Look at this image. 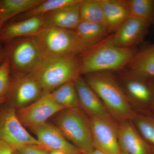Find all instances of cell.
Masks as SVG:
<instances>
[{"mask_svg":"<svg viewBox=\"0 0 154 154\" xmlns=\"http://www.w3.org/2000/svg\"><path fill=\"white\" fill-rule=\"evenodd\" d=\"M13 154H20L19 152L17 150H14V153H13Z\"/></svg>","mask_w":154,"mask_h":154,"instance_id":"34","label":"cell"},{"mask_svg":"<svg viewBox=\"0 0 154 154\" xmlns=\"http://www.w3.org/2000/svg\"><path fill=\"white\" fill-rule=\"evenodd\" d=\"M150 23L144 19L130 16L112 36L113 44L123 48H132L143 40Z\"/></svg>","mask_w":154,"mask_h":154,"instance_id":"12","label":"cell"},{"mask_svg":"<svg viewBox=\"0 0 154 154\" xmlns=\"http://www.w3.org/2000/svg\"><path fill=\"white\" fill-rule=\"evenodd\" d=\"M75 30L87 52L103 41L109 33L105 25L88 22H80Z\"/></svg>","mask_w":154,"mask_h":154,"instance_id":"18","label":"cell"},{"mask_svg":"<svg viewBox=\"0 0 154 154\" xmlns=\"http://www.w3.org/2000/svg\"><path fill=\"white\" fill-rule=\"evenodd\" d=\"M49 154H69L66 152L60 150H54L49 152Z\"/></svg>","mask_w":154,"mask_h":154,"instance_id":"31","label":"cell"},{"mask_svg":"<svg viewBox=\"0 0 154 154\" xmlns=\"http://www.w3.org/2000/svg\"><path fill=\"white\" fill-rule=\"evenodd\" d=\"M121 152L127 154H148V148L134 127L123 122L117 129Z\"/></svg>","mask_w":154,"mask_h":154,"instance_id":"17","label":"cell"},{"mask_svg":"<svg viewBox=\"0 0 154 154\" xmlns=\"http://www.w3.org/2000/svg\"><path fill=\"white\" fill-rule=\"evenodd\" d=\"M45 0H0V22L5 24L33 9Z\"/></svg>","mask_w":154,"mask_h":154,"instance_id":"20","label":"cell"},{"mask_svg":"<svg viewBox=\"0 0 154 154\" xmlns=\"http://www.w3.org/2000/svg\"><path fill=\"white\" fill-rule=\"evenodd\" d=\"M55 125L67 139L82 152L94 149L89 119L80 107L68 108L56 117Z\"/></svg>","mask_w":154,"mask_h":154,"instance_id":"5","label":"cell"},{"mask_svg":"<svg viewBox=\"0 0 154 154\" xmlns=\"http://www.w3.org/2000/svg\"><path fill=\"white\" fill-rule=\"evenodd\" d=\"M136 52L133 48L116 46L110 36L82 56L79 75L121 69L127 66Z\"/></svg>","mask_w":154,"mask_h":154,"instance_id":"1","label":"cell"},{"mask_svg":"<svg viewBox=\"0 0 154 154\" xmlns=\"http://www.w3.org/2000/svg\"><path fill=\"white\" fill-rule=\"evenodd\" d=\"M119 154H126V153H125L122 152H121V153H120Z\"/></svg>","mask_w":154,"mask_h":154,"instance_id":"36","label":"cell"},{"mask_svg":"<svg viewBox=\"0 0 154 154\" xmlns=\"http://www.w3.org/2000/svg\"><path fill=\"white\" fill-rule=\"evenodd\" d=\"M125 82L127 93L133 99L138 102L147 103L152 98V92L145 82L146 78L128 72Z\"/></svg>","mask_w":154,"mask_h":154,"instance_id":"21","label":"cell"},{"mask_svg":"<svg viewBox=\"0 0 154 154\" xmlns=\"http://www.w3.org/2000/svg\"><path fill=\"white\" fill-rule=\"evenodd\" d=\"M14 150L11 146L0 140V154H13Z\"/></svg>","mask_w":154,"mask_h":154,"instance_id":"29","label":"cell"},{"mask_svg":"<svg viewBox=\"0 0 154 154\" xmlns=\"http://www.w3.org/2000/svg\"><path fill=\"white\" fill-rule=\"evenodd\" d=\"M130 16L152 22L154 19L153 0H126Z\"/></svg>","mask_w":154,"mask_h":154,"instance_id":"25","label":"cell"},{"mask_svg":"<svg viewBox=\"0 0 154 154\" xmlns=\"http://www.w3.org/2000/svg\"><path fill=\"white\" fill-rule=\"evenodd\" d=\"M79 0H45L43 2L30 11L17 16L11 21H19L32 17L42 16L50 11L63 6L69 5Z\"/></svg>","mask_w":154,"mask_h":154,"instance_id":"24","label":"cell"},{"mask_svg":"<svg viewBox=\"0 0 154 154\" xmlns=\"http://www.w3.org/2000/svg\"><path fill=\"white\" fill-rule=\"evenodd\" d=\"M80 107L91 116L111 119L102 100L90 87L85 79L79 76L74 81Z\"/></svg>","mask_w":154,"mask_h":154,"instance_id":"14","label":"cell"},{"mask_svg":"<svg viewBox=\"0 0 154 154\" xmlns=\"http://www.w3.org/2000/svg\"><path fill=\"white\" fill-rule=\"evenodd\" d=\"M59 105L68 108L80 107L74 81L63 84L49 94Z\"/></svg>","mask_w":154,"mask_h":154,"instance_id":"22","label":"cell"},{"mask_svg":"<svg viewBox=\"0 0 154 154\" xmlns=\"http://www.w3.org/2000/svg\"><path fill=\"white\" fill-rule=\"evenodd\" d=\"M11 71L8 59L5 58L0 65V98L6 100L11 86Z\"/></svg>","mask_w":154,"mask_h":154,"instance_id":"26","label":"cell"},{"mask_svg":"<svg viewBox=\"0 0 154 154\" xmlns=\"http://www.w3.org/2000/svg\"><path fill=\"white\" fill-rule=\"evenodd\" d=\"M44 28L42 16L19 21H11L0 28V43L14 38L35 36Z\"/></svg>","mask_w":154,"mask_h":154,"instance_id":"15","label":"cell"},{"mask_svg":"<svg viewBox=\"0 0 154 154\" xmlns=\"http://www.w3.org/2000/svg\"><path fill=\"white\" fill-rule=\"evenodd\" d=\"M5 24H4V23H2V22H0V28H1V27H2V26H3V25H5Z\"/></svg>","mask_w":154,"mask_h":154,"instance_id":"35","label":"cell"},{"mask_svg":"<svg viewBox=\"0 0 154 154\" xmlns=\"http://www.w3.org/2000/svg\"><path fill=\"white\" fill-rule=\"evenodd\" d=\"M105 27L109 33H114L130 17L126 0H100Z\"/></svg>","mask_w":154,"mask_h":154,"instance_id":"16","label":"cell"},{"mask_svg":"<svg viewBox=\"0 0 154 154\" xmlns=\"http://www.w3.org/2000/svg\"><path fill=\"white\" fill-rule=\"evenodd\" d=\"M46 94L27 107L16 110L18 119L24 126L30 127L43 124L48 119L65 109Z\"/></svg>","mask_w":154,"mask_h":154,"instance_id":"10","label":"cell"},{"mask_svg":"<svg viewBox=\"0 0 154 154\" xmlns=\"http://www.w3.org/2000/svg\"><path fill=\"white\" fill-rule=\"evenodd\" d=\"M20 154H49V152L36 145H29L18 150Z\"/></svg>","mask_w":154,"mask_h":154,"instance_id":"28","label":"cell"},{"mask_svg":"<svg viewBox=\"0 0 154 154\" xmlns=\"http://www.w3.org/2000/svg\"><path fill=\"white\" fill-rule=\"evenodd\" d=\"M94 149L104 154H119L117 129L111 119L91 116L89 119Z\"/></svg>","mask_w":154,"mask_h":154,"instance_id":"9","label":"cell"},{"mask_svg":"<svg viewBox=\"0 0 154 154\" xmlns=\"http://www.w3.org/2000/svg\"><path fill=\"white\" fill-rule=\"evenodd\" d=\"M29 128L36 136L41 147L48 152L60 150L69 154L82 153L79 149L68 140L55 125L46 122Z\"/></svg>","mask_w":154,"mask_h":154,"instance_id":"11","label":"cell"},{"mask_svg":"<svg viewBox=\"0 0 154 154\" xmlns=\"http://www.w3.org/2000/svg\"><path fill=\"white\" fill-rule=\"evenodd\" d=\"M126 67L129 71L140 76L154 77V43L137 51Z\"/></svg>","mask_w":154,"mask_h":154,"instance_id":"19","label":"cell"},{"mask_svg":"<svg viewBox=\"0 0 154 154\" xmlns=\"http://www.w3.org/2000/svg\"><path fill=\"white\" fill-rule=\"evenodd\" d=\"M32 37L42 58L80 57L87 52L75 30L45 28Z\"/></svg>","mask_w":154,"mask_h":154,"instance_id":"3","label":"cell"},{"mask_svg":"<svg viewBox=\"0 0 154 154\" xmlns=\"http://www.w3.org/2000/svg\"><path fill=\"white\" fill-rule=\"evenodd\" d=\"M0 140L15 150L29 145L41 147L36 138L24 128L17 117L16 110L10 106L0 110Z\"/></svg>","mask_w":154,"mask_h":154,"instance_id":"7","label":"cell"},{"mask_svg":"<svg viewBox=\"0 0 154 154\" xmlns=\"http://www.w3.org/2000/svg\"><path fill=\"white\" fill-rule=\"evenodd\" d=\"M6 100L5 99H1L0 98V104H2V103H3Z\"/></svg>","mask_w":154,"mask_h":154,"instance_id":"33","label":"cell"},{"mask_svg":"<svg viewBox=\"0 0 154 154\" xmlns=\"http://www.w3.org/2000/svg\"><path fill=\"white\" fill-rule=\"evenodd\" d=\"M85 77L88 85L114 116L122 119L132 116L126 95L109 72H96L85 75Z\"/></svg>","mask_w":154,"mask_h":154,"instance_id":"4","label":"cell"},{"mask_svg":"<svg viewBox=\"0 0 154 154\" xmlns=\"http://www.w3.org/2000/svg\"><path fill=\"white\" fill-rule=\"evenodd\" d=\"M74 4L58 8L42 15L44 28H59L75 30L81 22L80 5Z\"/></svg>","mask_w":154,"mask_h":154,"instance_id":"13","label":"cell"},{"mask_svg":"<svg viewBox=\"0 0 154 154\" xmlns=\"http://www.w3.org/2000/svg\"><path fill=\"white\" fill-rule=\"evenodd\" d=\"M82 154H104L103 153L97 150L96 149H94V150L92 151L88 152L82 153Z\"/></svg>","mask_w":154,"mask_h":154,"instance_id":"32","label":"cell"},{"mask_svg":"<svg viewBox=\"0 0 154 154\" xmlns=\"http://www.w3.org/2000/svg\"><path fill=\"white\" fill-rule=\"evenodd\" d=\"M137 126L141 134L148 141L154 145V118H140Z\"/></svg>","mask_w":154,"mask_h":154,"instance_id":"27","label":"cell"},{"mask_svg":"<svg viewBox=\"0 0 154 154\" xmlns=\"http://www.w3.org/2000/svg\"><path fill=\"white\" fill-rule=\"evenodd\" d=\"M81 57L43 58L31 74L41 86L44 95L79 76Z\"/></svg>","mask_w":154,"mask_h":154,"instance_id":"2","label":"cell"},{"mask_svg":"<svg viewBox=\"0 0 154 154\" xmlns=\"http://www.w3.org/2000/svg\"><path fill=\"white\" fill-rule=\"evenodd\" d=\"M5 56L8 59L11 74L14 77L29 74L43 58L32 36L14 38L5 43Z\"/></svg>","mask_w":154,"mask_h":154,"instance_id":"6","label":"cell"},{"mask_svg":"<svg viewBox=\"0 0 154 154\" xmlns=\"http://www.w3.org/2000/svg\"><path fill=\"white\" fill-rule=\"evenodd\" d=\"M5 59V56L4 45L0 43V65L2 63Z\"/></svg>","mask_w":154,"mask_h":154,"instance_id":"30","label":"cell"},{"mask_svg":"<svg viewBox=\"0 0 154 154\" xmlns=\"http://www.w3.org/2000/svg\"><path fill=\"white\" fill-rule=\"evenodd\" d=\"M44 96L41 86L31 74L15 77L8 98L16 110L28 106Z\"/></svg>","mask_w":154,"mask_h":154,"instance_id":"8","label":"cell"},{"mask_svg":"<svg viewBox=\"0 0 154 154\" xmlns=\"http://www.w3.org/2000/svg\"><path fill=\"white\" fill-rule=\"evenodd\" d=\"M81 22L105 25L100 0H82L80 5Z\"/></svg>","mask_w":154,"mask_h":154,"instance_id":"23","label":"cell"}]
</instances>
